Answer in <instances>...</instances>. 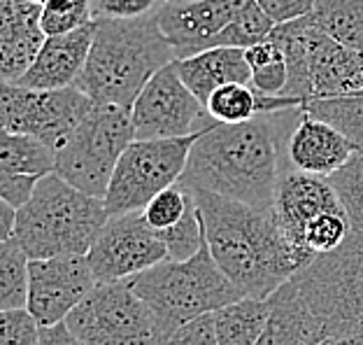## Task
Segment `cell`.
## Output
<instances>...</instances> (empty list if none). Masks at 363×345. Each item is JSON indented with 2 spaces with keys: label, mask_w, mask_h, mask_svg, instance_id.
<instances>
[{
  "label": "cell",
  "mask_w": 363,
  "mask_h": 345,
  "mask_svg": "<svg viewBox=\"0 0 363 345\" xmlns=\"http://www.w3.org/2000/svg\"><path fill=\"white\" fill-rule=\"evenodd\" d=\"M340 199L352 231L363 234V152H357L340 170L326 177Z\"/></svg>",
  "instance_id": "obj_30"
},
{
  "label": "cell",
  "mask_w": 363,
  "mask_h": 345,
  "mask_svg": "<svg viewBox=\"0 0 363 345\" xmlns=\"http://www.w3.org/2000/svg\"><path fill=\"white\" fill-rule=\"evenodd\" d=\"M96 101L77 87L65 89H28L3 82L0 87V126L7 133H23L43 141L56 150L89 112Z\"/></svg>",
  "instance_id": "obj_9"
},
{
  "label": "cell",
  "mask_w": 363,
  "mask_h": 345,
  "mask_svg": "<svg viewBox=\"0 0 363 345\" xmlns=\"http://www.w3.org/2000/svg\"><path fill=\"white\" fill-rule=\"evenodd\" d=\"M28 266L30 259L16 238L0 245V308L19 310L28 306Z\"/></svg>",
  "instance_id": "obj_27"
},
{
  "label": "cell",
  "mask_w": 363,
  "mask_h": 345,
  "mask_svg": "<svg viewBox=\"0 0 363 345\" xmlns=\"http://www.w3.org/2000/svg\"><path fill=\"white\" fill-rule=\"evenodd\" d=\"M166 0H91L96 19H143L156 14Z\"/></svg>",
  "instance_id": "obj_36"
},
{
  "label": "cell",
  "mask_w": 363,
  "mask_h": 345,
  "mask_svg": "<svg viewBox=\"0 0 363 345\" xmlns=\"http://www.w3.org/2000/svg\"><path fill=\"white\" fill-rule=\"evenodd\" d=\"M130 285L154 315V343L196 317L217 313L245 299L214 261L208 241L191 259H166L130 278Z\"/></svg>",
  "instance_id": "obj_5"
},
{
  "label": "cell",
  "mask_w": 363,
  "mask_h": 345,
  "mask_svg": "<svg viewBox=\"0 0 363 345\" xmlns=\"http://www.w3.org/2000/svg\"><path fill=\"white\" fill-rule=\"evenodd\" d=\"M294 285L328 336H363V234L317 254L294 275Z\"/></svg>",
  "instance_id": "obj_6"
},
{
  "label": "cell",
  "mask_w": 363,
  "mask_h": 345,
  "mask_svg": "<svg viewBox=\"0 0 363 345\" xmlns=\"http://www.w3.org/2000/svg\"><path fill=\"white\" fill-rule=\"evenodd\" d=\"M257 3L277 26L279 23L303 19V16L315 12L317 7V0H257Z\"/></svg>",
  "instance_id": "obj_38"
},
{
  "label": "cell",
  "mask_w": 363,
  "mask_h": 345,
  "mask_svg": "<svg viewBox=\"0 0 363 345\" xmlns=\"http://www.w3.org/2000/svg\"><path fill=\"white\" fill-rule=\"evenodd\" d=\"M133 141L130 110L96 103L89 117L56 150V175L96 199H105L119 159Z\"/></svg>",
  "instance_id": "obj_7"
},
{
  "label": "cell",
  "mask_w": 363,
  "mask_h": 345,
  "mask_svg": "<svg viewBox=\"0 0 363 345\" xmlns=\"http://www.w3.org/2000/svg\"><path fill=\"white\" fill-rule=\"evenodd\" d=\"M40 324L28 308L3 310L0 315V345H38Z\"/></svg>",
  "instance_id": "obj_35"
},
{
  "label": "cell",
  "mask_w": 363,
  "mask_h": 345,
  "mask_svg": "<svg viewBox=\"0 0 363 345\" xmlns=\"http://www.w3.org/2000/svg\"><path fill=\"white\" fill-rule=\"evenodd\" d=\"M175 61L177 54L156 14L143 19H96L89 59L75 87L101 105L130 110L147 82Z\"/></svg>",
  "instance_id": "obj_3"
},
{
  "label": "cell",
  "mask_w": 363,
  "mask_h": 345,
  "mask_svg": "<svg viewBox=\"0 0 363 345\" xmlns=\"http://www.w3.org/2000/svg\"><path fill=\"white\" fill-rule=\"evenodd\" d=\"M107 221L110 212L103 199L52 172L40 180L30 201L19 208L14 238L28 259L89 254Z\"/></svg>",
  "instance_id": "obj_4"
},
{
  "label": "cell",
  "mask_w": 363,
  "mask_h": 345,
  "mask_svg": "<svg viewBox=\"0 0 363 345\" xmlns=\"http://www.w3.org/2000/svg\"><path fill=\"white\" fill-rule=\"evenodd\" d=\"M352 234V224L347 219L345 210H333L319 215L315 221H310V226L305 229L303 243L312 254H326L333 252L335 248L347 241V236Z\"/></svg>",
  "instance_id": "obj_34"
},
{
  "label": "cell",
  "mask_w": 363,
  "mask_h": 345,
  "mask_svg": "<svg viewBox=\"0 0 363 345\" xmlns=\"http://www.w3.org/2000/svg\"><path fill=\"white\" fill-rule=\"evenodd\" d=\"M96 21L63 35H49L35 61L16 84L28 89H65L75 87L84 70L91 43H94Z\"/></svg>",
  "instance_id": "obj_19"
},
{
  "label": "cell",
  "mask_w": 363,
  "mask_h": 345,
  "mask_svg": "<svg viewBox=\"0 0 363 345\" xmlns=\"http://www.w3.org/2000/svg\"><path fill=\"white\" fill-rule=\"evenodd\" d=\"M86 257L98 283L130 280L170 259L166 243L147 224L143 210L110 217Z\"/></svg>",
  "instance_id": "obj_12"
},
{
  "label": "cell",
  "mask_w": 363,
  "mask_h": 345,
  "mask_svg": "<svg viewBox=\"0 0 363 345\" xmlns=\"http://www.w3.org/2000/svg\"><path fill=\"white\" fill-rule=\"evenodd\" d=\"M191 192L212 257L242 297L270 299L308 266L284 236L272 205H247L203 189Z\"/></svg>",
  "instance_id": "obj_2"
},
{
  "label": "cell",
  "mask_w": 363,
  "mask_h": 345,
  "mask_svg": "<svg viewBox=\"0 0 363 345\" xmlns=\"http://www.w3.org/2000/svg\"><path fill=\"white\" fill-rule=\"evenodd\" d=\"M0 172L43 180L56 172V154L43 141L23 133H0Z\"/></svg>",
  "instance_id": "obj_23"
},
{
  "label": "cell",
  "mask_w": 363,
  "mask_h": 345,
  "mask_svg": "<svg viewBox=\"0 0 363 345\" xmlns=\"http://www.w3.org/2000/svg\"><path fill=\"white\" fill-rule=\"evenodd\" d=\"M43 7L28 0H0V75L16 84L45 45L40 26Z\"/></svg>",
  "instance_id": "obj_18"
},
{
  "label": "cell",
  "mask_w": 363,
  "mask_h": 345,
  "mask_svg": "<svg viewBox=\"0 0 363 345\" xmlns=\"http://www.w3.org/2000/svg\"><path fill=\"white\" fill-rule=\"evenodd\" d=\"M272 208H275L279 226H282L289 243L294 245L296 252L308 264L315 259V254L305 248L303 243L305 229L310 226V221H315L324 212L345 210L335 189L326 177L310 175V172L294 170V168H286L282 172V177H279Z\"/></svg>",
  "instance_id": "obj_15"
},
{
  "label": "cell",
  "mask_w": 363,
  "mask_h": 345,
  "mask_svg": "<svg viewBox=\"0 0 363 345\" xmlns=\"http://www.w3.org/2000/svg\"><path fill=\"white\" fill-rule=\"evenodd\" d=\"M208 117L219 124H245L259 117V92L250 84H226L217 89L205 103Z\"/></svg>",
  "instance_id": "obj_28"
},
{
  "label": "cell",
  "mask_w": 363,
  "mask_h": 345,
  "mask_svg": "<svg viewBox=\"0 0 363 345\" xmlns=\"http://www.w3.org/2000/svg\"><path fill=\"white\" fill-rule=\"evenodd\" d=\"M38 345H86V343H82L77 336L70 332V327L61 322L54 327H40Z\"/></svg>",
  "instance_id": "obj_40"
},
{
  "label": "cell",
  "mask_w": 363,
  "mask_h": 345,
  "mask_svg": "<svg viewBox=\"0 0 363 345\" xmlns=\"http://www.w3.org/2000/svg\"><path fill=\"white\" fill-rule=\"evenodd\" d=\"M177 72L182 82L191 89L203 105L217 89L226 84H250L252 68L245 49L238 47H214L189 59H177Z\"/></svg>",
  "instance_id": "obj_20"
},
{
  "label": "cell",
  "mask_w": 363,
  "mask_h": 345,
  "mask_svg": "<svg viewBox=\"0 0 363 345\" xmlns=\"http://www.w3.org/2000/svg\"><path fill=\"white\" fill-rule=\"evenodd\" d=\"M312 14L328 35L363 54V0H317Z\"/></svg>",
  "instance_id": "obj_25"
},
{
  "label": "cell",
  "mask_w": 363,
  "mask_h": 345,
  "mask_svg": "<svg viewBox=\"0 0 363 345\" xmlns=\"http://www.w3.org/2000/svg\"><path fill=\"white\" fill-rule=\"evenodd\" d=\"M247 0H196V3H163L156 12L159 26L175 49L177 59H189L217 47L235 14Z\"/></svg>",
  "instance_id": "obj_14"
},
{
  "label": "cell",
  "mask_w": 363,
  "mask_h": 345,
  "mask_svg": "<svg viewBox=\"0 0 363 345\" xmlns=\"http://www.w3.org/2000/svg\"><path fill=\"white\" fill-rule=\"evenodd\" d=\"M319 345H363V336H328Z\"/></svg>",
  "instance_id": "obj_41"
},
{
  "label": "cell",
  "mask_w": 363,
  "mask_h": 345,
  "mask_svg": "<svg viewBox=\"0 0 363 345\" xmlns=\"http://www.w3.org/2000/svg\"><path fill=\"white\" fill-rule=\"evenodd\" d=\"M277 23L263 12V7L257 0H247L240 7V12L235 14L233 23L221 33L217 40V47H238V49H250L254 45L263 43L270 38V33L275 31Z\"/></svg>",
  "instance_id": "obj_29"
},
{
  "label": "cell",
  "mask_w": 363,
  "mask_h": 345,
  "mask_svg": "<svg viewBox=\"0 0 363 345\" xmlns=\"http://www.w3.org/2000/svg\"><path fill=\"white\" fill-rule=\"evenodd\" d=\"M65 324L86 345H154V315L130 280L96 283Z\"/></svg>",
  "instance_id": "obj_10"
},
{
  "label": "cell",
  "mask_w": 363,
  "mask_h": 345,
  "mask_svg": "<svg viewBox=\"0 0 363 345\" xmlns=\"http://www.w3.org/2000/svg\"><path fill=\"white\" fill-rule=\"evenodd\" d=\"M194 205H196V196L191 192V187H186L184 182H177L168 187L166 192H161L159 196H154L150 205L143 210V215L147 219V224L159 234L179 224Z\"/></svg>",
  "instance_id": "obj_31"
},
{
  "label": "cell",
  "mask_w": 363,
  "mask_h": 345,
  "mask_svg": "<svg viewBox=\"0 0 363 345\" xmlns=\"http://www.w3.org/2000/svg\"><path fill=\"white\" fill-rule=\"evenodd\" d=\"M354 154L357 147L340 131L301 110L286 141L289 168L328 177L340 170Z\"/></svg>",
  "instance_id": "obj_17"
},
{
  "label": "cell",
  "mask_w": 363,
  "mask_h": 345,
  "mask_svg": "<svg viewBox=\"0 0 363 345\" xmlns=\"http://www.w3.org/2000/svg\"><path fill=\"white\" fill-rule=\"evenodd\" d=\"M301 110L337 128L357 152H363V89L345 96L310 98Z\"/></svg>",
  "instance_id": "obj_24"
},
{
  "label": "cell",
  "mask_w": 363,
  "mask_h": 345,
  "mask_svg": "<svg viewBox=\"0 0 363 345\" xmlns=\"http://www.w3.org/2000/svg\"><path fill=\"white\" fill-rule=\"evenodd\" d=\"M166 3H172V5H182V3H196V0H166Z\"/></svg>",
  "instance_id": "obj_42"
},
{
  "label": "cell",
  "mask_w": 363,
  "mask_h": 345,
  "mask_svg": "<svg viewBox=\"0 0 363 345\" xmlns=\"http://www.w3.org/2000/svg\"><path fill=\"white\" fill-rule=\"evenodd\" d=\"M28 3H33V5H40V7H45L47 0H28Z\"/></svg>",
  "instance_id": "obj_43"
},
{
  "label": "cell",
  "mask_w": 363,
  "mask_h": 345,
  "mask_svg": "<svg viewBox=\"0 0 363 345\" xmlns=\"http://www.w3.org/2000/svg\"><path fill=\"white\" fill-rule=\"evenodd\" d=\"M270 299H250L230 303L214 313L219 345H257L270 319Z\"/></svg>",
  "instance_id": "obj_22"
},
{
  "label": "cell",
  "mask_w": 363,
  "mask_h": 345,
  "mask_svg": "<svg viewBox=\"0 0 363 345\" xmlns=\"http://www.w3.org/2000/svg\"><path fill=\"white\" fill-rule=\"evenodd\" d=\"M94 21L91 0H47L40 14L45 35H63Z\"/></svg>",
  "instance_id": "obj_32"
},
{
  "label": "cell",
  "mask_w": 363,
  "mask_h": 345,
  "mask_svg": "<svg viewBox=\"0 0 363 345\" xmlns=\"http://www.w3.org/2000/svg\"><path fill=\"white\" fill-rule=\"evenodd\" d=\"M305 61L312 98L345 96L363 89V54L328 35L315 14L305 23Z\"/></svg>",
  "instance_id": "obj_16"
},
{
  "label": "cell",
  "mask_w": 363,
  "mask_h": 345,
  "mask_svg": "<svg viewBox=\"0 0 363 345\" xmlns=\"http://www.w3.org/2000/svg\"><path fill=\"white\" fill-rule=\"evenodd\" d=\"M96 283L86 254L30 259L26 308L40 327L61 324L86 299Z\"/></svg>",
  "instance_id": "obj_13"
},
{
  "label": "cell",
  "mask_w": 363,
  "mask_h": 345,
  "mask_svg": "<svg viewBox=\"0 0 363 345\" xmlns=\"http://www.w3.org/2000/svg\"><path fill=\"white\" fill-rule=\"evenodd\" d=\"M40 180L30 175H12V172H0V199L7 201L14 208H21L30 201Z\"/></svg>",
  "instance_id": "obj_39"
},
{
  "label": "cell",
  "mask_w": 363,
  "mask_h": 345,
  "mask_svg": "<svg viewBox=\"0 0 363 345\" xmlns=\"http://www.w3.org/2000/svg\"><path fill=\"white\" fill-rule=\"evenodd\" d=\"M135 141L186 138L212 124L205 105L182 82L177 65L168 63L147 82L130 108Z\"/></svg>",
  "instance_id": "obj_11"
},
{
  "label": "cell",
  "mask_w": 363,
  "mask_h": 345,
  "mask_svg": "<svg viewBox=\"0 0 363 345\" xmlns=\"http://www.w3.org/2000/svg\"><path fill=\"white\" fill-rule=\"evenodd\" d=\"M154 345H219L217 329H214V313L182 324L179 329L168 334L166 339L156 341Z\"/></svg>",
  "instance_id": "obj_37"
},
{
  "label": "cell",
  "mask_w": 363,
  "mask_h": 345,
  "mask_svg": "<svg viewBox=\"0 0 363 345\" xmlns=\"http://www.w3.org/2000/svg\"><path fill=\"white\" fill-rule=\"evenodd\" d=\"M270 301V319L257 345H319L324 341V327L301 297L294 280L279 287Z\"/></svg>",
  "instance_id": "obj_21"
},
{
  "label": "cell",
  "mask_w": 363,
  "mask_h": 345,
  "mask_svg": "<svg viewBox=\"0 0 363 345\" xmlns=\"http://www.w3.org/2000/svg\"><path fill=\"white\" fill-rule=\"evenodd\" d=\"M159 238L166 243L168 257L172 261H186V259H191L194 254H198V250L205 245V226H203V217H201L198 205H194V208L186 212L179 224L166 229V231H159Z\"/></svg>",
  "instance_id": "obj_33"
},
{
  "label": "cell",
  "mask_w": 363,
  "mask_h": 345,
  "mask_svg": "<svg viewBox=\"0 0 363 345\" xmlns=\"http://www.w3.org/2000/svg\"><path fill=\"white\" fill-rule=\"evenodd\" d=\"M198 133L186 138L130 143L119 159L110 189L103 199L110 217L145 210L154 196L182 182Z\"/></svg>",
  "instance_id": "obj_8"
},
{
  "label": "cell",
  "mask_w": 363,
  "mask_h": 345,
  "mask_svg": "<svg viewBox=\"0 0 363 345\" xmlns=\"http://www.w3.org/2000/svg\"><path fill=\"white\" fill-rule=\"evenodd\" d=\"M247 61L252 68V82L250 87L254 92L266 96H284L286 82H289V68L286 56L272 38H266L263 43L245 49Z\"/></svg>",
  "instance_id": "obj_26"
},
{
  "label": "cell",
  "mask_w": 363,
  "mask_h": 345,
  "mask_svg": "<svg viewBox=\"0 0 363 345\" xmlns=\"http://www.w3.org/2000/svg\"><path fill=\"white\" fill-rule=\"evenodd\" d=\"M298 114L301 108L259 114L245 124L212 121L198 133L182 182L247 205H272Z\"/></svg>",
  "instance_id": "obj_1"
}]
</instances>
